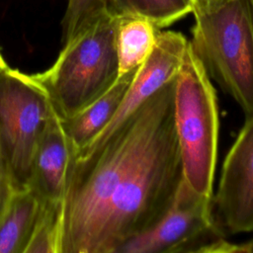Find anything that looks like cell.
Masks as SVG:
<instances>
[{"label":"cell","mask_w":253,"mask_h":253,"mask_svg":"<svg viewBox=\"0 0 253 253\" xmlns=\"http://www.w3.org/2000/svg\"><path fill=\"white\" fill-rule=\"evenodd\" d=\"M188 45L189 41L183 34L159 30L151 53L136 69L115 116L96 138L83 149L103 142L148 98L175 79Z\"/></svg>","instance_id":"9"},{"label":"cell","mask_w":253,"mask_h":253,"mask_svg":"<svg viewBox=\"0 0 253 253\" xmlns=\"http://www.w3.org/2000/svg\"><path fill=\"white\" fill-rule=\"evenodd\" d=\"M251 242H252V246H253V239H252V240H251Z\"/></svg>","instance_id":"21"},{"label":"cell","mask_w":253,"mask_h":253,"mask_svg":"<svg viewBox=\"0 0 253 253\" xmlns=\"http://www.w3.org/2000/svg\"><path fill=\"white\" fill-rule=\"evenodd\" d=\"M53 114L32 75L10 66L0 71V154L15 191L28 188L39 140Z\"/></svg>","instance_id":"6"},{"label":"cell","mask_w":253,"mask_h":253,"mask_svg":"<svg viewBox=\"0 0 253 253\" xmlns=\"http://www.w3.org/2000/svg\"><path fill=\"white\" fill-rule=\"evenodd\" d=\"M190 47L210 78L240 107L253 112V6L232 0L207 14L195 15Z\"/></svg>","instance_id":"5"},{"label":"cell","mask_w":253,"mask_h":253,"mask_svg":"<svg viewBox=\"0 0 253 253\" xmlns=\"http://www.w3.org/2000/svg\"><path fill=\"white\" fill-rule=\"evenodd\" d=\"M174 87L175 79L148 98L103 142L77 151L61 203L59 253H94L114 194L173 114Z\"/></svg>","instance_id":"1"},{"label":"cell","mask_w":253,"mask_h":253,"mask_svg":"<svg viewBox=\"0 0 253 253\" xmlns=\"http://www.w3.org/2000/svg\"><path fill=\"white\" fill-rule=\"evenodd\" d=\"M222 237L213 219L211 199L197 193L183 177L163 216L124 242L116 253H208Z\"/></svg>","instance_id":"7"},{"label":"cell","mask_w":253,"mask_h":253,"mask_svg":"<svg viewBox=\"0 0 253 253\" xmlns=\"http://www.w3.org/2000/svg\"><path fill=\"white\" fill-rule=\"evenodd\" d=\"M182 178L173 110L114 194L94 253H116L153 226L170 207Z\"/></svg>","instance_id":"2"},{"label":"cell","mask_w":253,"mask_h":253,"mask_svg":"<svg viewBox=\"0 0 253 253\" xmlns=\"http://www.w3.org/2000/svg\"><path fill=\"white\" fill-rule=\"evenodd\" d=\"M61 203L44 204L25 253H59Z\"/></svg>","instance_id":"15"},{"label":"cell","mask_w":253,"mask_h":253,"mask_svg":"<svg viewBox=\"0 0 253 253\" xmlns=\"http://www.w3.org/2000/svg\"><path fill=\"white\" fill-rule=\"evenodd\" d=\"M43 205L29 189L15 191L0 219V253H25Z\"/></svg>","instance_id":"12"},{"label":"cell","mask_w":253,"mask_h":253,"mask_svg":"<svg viewBox=\"0 0 253 253\" xmlns=\"http://www.w3.org/2000/svg\"><path fill=\"white\" fill-rule=\"evenodd\" d=\"M119 21L120 18L105 14L64 42L48 69L32 74L61 121L87 107L118 79Z\"/></svg>","instance_id":"3"},{"label":"cell","mask_w":253,"mask_h":253,"mask_svg":"<svg viewBox=\"0 0 253 253\" xmlns=\"http://www.w3.org/2000/svg\"><path fill=\"white\" fill-rule=\"evenodd\" d=\"M158 31L145 19L120 18L117 31L119 76L136 69L144 62L153 49Z\"/></svg>","instance_id":"13"},{"label":"cell","mask_w":253,"mask_h":253,"mask_svg":"<svg viewBox=\"0 0 253 253\" xmlns=\"http://www.w3.org/2000/svg\"><path fill=\"white\" fill-rule=\"evenodd\" d=\"M174 126L185 181L212 199L219 131L217 97L190 43L175 78Z\"/></svg>","instance_id":"4"},{"label":"cell","mask_w":253,"mask_h":253,"mask_svg":"<svg viewBox=\"0 0 253 253\" xmlns=\"http://www.w3.org/2000/svg\"><path fill=\"white\" fill-rule=\"evenodd\" d=\"M107 14V0H68L62 19V42H66Z\"/></svg>","instance_id":"16"},{"label":"cell","mask_w":253,"mask_h":253,"mask_svg":"<svg viewBox=\"0 0 253 253\" xmlns=\"http://www.w3.org/2000/svg\"><path fill=\"white\" fill-rule=\"evenodd\" d=\"M136 69L120 75L103 95L71 118L60 120L64 131L77 148V151L92 142L113 119Z\"/></svg>","instance_id":"11"},{"label":"cell","mask_w":253,"mask_h":253,"mask_svg":"<svg viewBox=\"0 0 253 253\" xmlns=\"http://www.w3.org/2000/svg\"><path fill=\"white\" fill-rule=\"evenodd\" d=\"M216 226L226 236L253 232V112L229 148L211 199Z\"/></svg>","instance_id":"8"},{"label":"cell","mask_w":253,"mask_h":253,"mask_svg":"<svg viewBox=\"0 0 253 253\" xmlns=\"http://www.w3.org/2000/svg\"><path fill=\"white\" fill-rule=\"evenodd\" d=\"M76 153L77 148L54 113L47 121L39 140L27 189L42 204L62 203Z\"/></svg>","instance_id":"10"},{"label":"cell","mask_w":253,"mask_h":253,"mask_svg":"<svg viewBox=\"0 0 253 253\" xmlns=\"http://www.w3.org/2000/svg\"><path fill=\"white\" fill-rule=\"evenodd\" d=\"M250 1V3H251V5L253 6V0H249Z\"/></svg>","instance_id":"20"},{"label":"cell","mask_w":253,"mask_h":253,"mask_svg":"<svg viewBox=\"0 0 253 253\" xmlns=\"http://www.w3.org/2000/svg\"><path fill=\"white\" fill-rule=\"evenodd\" d=\"M192 12L190 0H107V13L111 16L142 18L159 30Z\"/></svg>","instance_id":"14"},{"label":"cell","mask_w":253,"mask_h":253,"mask_svg":"<svg viewBox=\"0 0 253 253\" xmlns=\"http://www.w3.org/2000/svg\"><path fill=\"white\" fill-rule=\"evenodd\" d=\"M15 192L6 164L0 154V219Z\"/></svg>","instance_id":"17"},{"label":"cell","mask_w":253,"mask_h":253,"mask_svg":"<svg viewBox=\"0 0 253 253\" xmlns=\"http://www.w3.org/2000/svg\"><path fill=\"white\" fill-rule=\"evenodd\" d=\"M232 0H190L193 14L201 15L213 12Z\"/></svg>","instance_id":"18"},{"label":"cell","mask_w":253,"mask_h":253,"mask_svg":"<svg viewBox=\"0 0 253 253\" xmlns=\"http://www.w3.org/2000/svg\"><path fill=\"white\" fill-rule=\"evenodd\" d=\"M7 66H8V64L6 63L5 59H4L3 56H2V53H1V51H0V71H1L2 69H4L5 67H7Z\"/></svg>","instance_id":"19"}]
</instances>
